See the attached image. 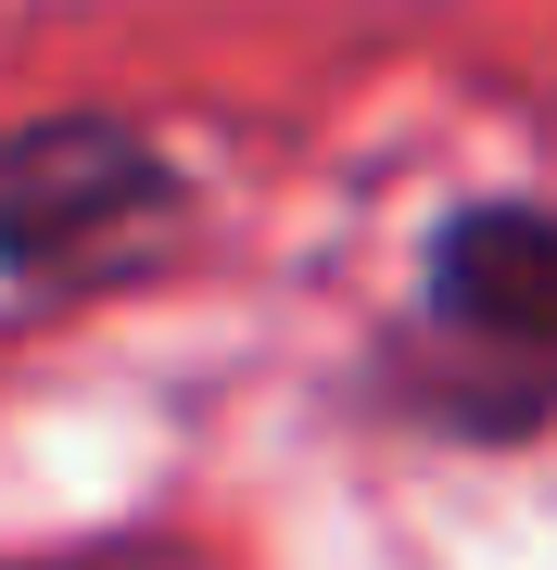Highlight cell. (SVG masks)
Listing matches in <instances>:
<instances>
[{"label": "cell", "mask_w": 557, "mask_h": 570, "mask_svg": "<svg viewBox=\"0 0 557 570\" xmlns=\"http://www.w3.org/2000/svg\"><path fill=\"white\" fill-rule=\"evenodd\" d=\"M380 419L444 444H545L557 431V204L469 190L431 216L406 305L368 343Z\"/></svg>", "instance_id": "6da1fadb"}, {"label": "cell", "mask_w": 557, "mask_h": 570, "mask_svg": "<svg viewBox=\"0 0 557 570\" xmlns=\"http://www.w3.org/2000/svg\"><path fill=\"white\" fill-rule=\"evenodd\" d=\"M178 242H190V165L140 115L77 102L0 127V292L102 305V292H140Z\"/></svg>", "instance_id": "7a4b0ae2"}, {"label": "cell", "mask_w": 557, "mask_h": 570, "mask_svg": "<svg viewBox=\"0 0 557 570\" xmlns=\"http://www.w3.org/2000/svg\"><path fill=\"white\" fill-rule=\"evenodd\" d=\"M0 570H127V558H102V546L77 558V546H63V558H0Z\"/></svg>", "instance_id": "3957f363"}]
</instances>
